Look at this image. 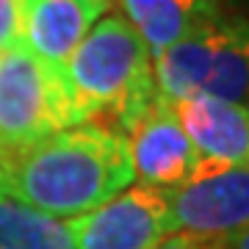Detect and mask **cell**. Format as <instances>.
I'll return each mask as SVG.
<instances>
[{
	"label": "cell",
	"mask_w": 249,
	"mask_h": 249,
	"mask_svg": "<svg viewBox=\"0 0 249 249\" xmlns=\"http://www.w3.org/2000/svg\"><path fill=\"white\" fill-rule=\"evenodd\" d=\"M133 186L127 139L100 122L47 136L0 166V188L55 219H75Z\"/></svg>",
	"instance_id": "obj_1"
},
{
	"label": "cell",
	"mask_w": 249,
	"mask_h": 249,
	"mask_svg": "<svg viewBox=\"0 0 249 249\" xmlns=\"http://www.w3.org/2000/svg\"><path fill=\"white\" fill-rule=\"evenodd\" d=\"M64 75L80 119H114V130L122 136L133 130L158 97L152 55L122 14L97 19L70 55Z\"/></svg>",
	"instance_id": "obj_2"
},
{
	"label": "cell",
	"mask_w": 249,
	"mask_h": 249,
	"mask_svg": "<svg viewBox=\"0 0 249 249\" xmlns=\"http://www.w3.org/2000/svg\"><path fill=\"white\" fill-rule=\"evenodd\" d=\"M158 97L249 103V19L219 11L152 58Z\"/></svg>",
	"instance_id": "obj_3"
},
{
	"label": "cell",
	"mask_w": 249,
	"mask_h": 249,
	"mask_svg": "<svg viewBox=\"0 0 249 249\" xmlns=\"http://www.w3.org/2000/svg\"><path fill=\"white\" fill-rule=\"evenodd\" d=\"M80 122L64 70L36 58L22 42L0 55V166Z\"/></svg>",
	"instance_id": "obj_4"
},
{
	"label": "cell",
	"mask_w": 249,
	"mask_h": 249,
	"mask_svg": "<svg viewBox=\"0 0 249 249\" xmlns=\"http://www.w3.org/2000/svg\"><path fill=\"white\" fill-rule=\"evenodd\" d=\"M178 232L211 244H227L249 230V166L196 160L191 178L169 191Z\"/></svg>",
	"instance_id": "obj_5"
},
{
	"label": "cell",
	"mask_w": 249,
	"mask_h": 249,
	"mask_svg": "<svg viewBox=\"0 0 249 249\" xmlns=\"http://www.w3.org/2000/svg\"><path fill=\"white\" fill-rule=\"evenodd\" d=\"M75 249H155L178 232L169 191L133 183L108 202L67 219Z\"/></svg>",
	"instance_id": "obj_6"
},
{
	"label": "cell",
	"mask_w": 249,
	"mask_h": 249,
	"mask_svg": "<svg viewBox=\"0 0 249 249\" xmlns=\"http://www.w3.org/2000/svg\"><path fill=\"white\" fill-rule=\"evenodd\" d=\"M124 139L133 166V183L142 186L175 191L191 178L199 160L194 144L188 142L175 114V106L163 97H155L147 114L133 124V130Z\"/></svg>",
	"instance_id": "obj_7"
},
{
	"label": "cell",
	"mask_w": 249,
	"mask_h": 249,
	"mask_svg": "<svg viewBox=\"0 0 249 249\" xmlns=\"http://www.w3.org/2000/svg\"><path fill=\"white\" fill-rule=\"evenodd\" d=\"M111 9V0H19V42L64 70L70 55Z\"/></svg>",
	"instance_id": "obj_8"
},
{
	"label": "cell",
	"mask_w": 249,
	"mask_h": 249,
	"mask_svg": "<svg viewBox=\"0 0 249 249\" xmlns=\"http://www.w3.org/2000/svg\"><path fill=\"white\" fill-rule=\"evenodd\" d=\"M178 114L188 142L194 144L202 160L222 166H249V106L227 100L194 94L175 100Z\"/></svg>",
	"instance_id": "obj_9"
},
{
	"label": "cell",
	"mask_w": 249,
	"mask_h": 249,
	"mask_svg": "<svg viewBox=\"0 0 249 249\" xmlns=\"http://www.w3.org/2000/svg\"><path fill=\"white\" fill-rule=\"evenodd\" d=\"M122 17L142 36L152 58H158L166 47L191 34L205 19L216 17L222 0H119Z\"/></svg>",
	"instance_id": "obj_10"
},
{
	"label": "cell",
	"mask_w": 249,
	"mask_h": 249,
	"mask_svg": "<svg viewBox=\"0 0 249 249\" xmlns=\"http://www.w3.org/2000/svg\"><path fill=\"white\" fill-rule=\"evenodd\" d=\"M0 249H75L67 222L0 188Z\"/></svg>",
	"instance_id": "obj_11"
},
{
	"label": "cell",
	"mask_w": 249,
	"mask_h": 249,
	"mask_svg": "<svg viewBox=\"0 0 249 249\" xmlns=\"http://www.w3.org/2000/svg\"><path fill=\"white\" fill-rule=\"evenodd\" d=\"M19 42V0H0V55Z\"/></svg>",
	"instance_id": "obj_12"
},
{
	"label": "cell",
	"mask_w": 249,
	"mask_h": 249,
	"mask_svg": "<svg viewBox=\"0 0 249 249\" xmlns=\"http://www.w3.org/2000/svg\"><path fill=\"white\" fill-rule=\"evenodd\" d=\"M155 249H222V247L211 244V241H199L194 235H186V232H172L169 238Z\"/></svg>",
	"instance_id": "obj_13"
},
{
	"label": "cell",
	"mask_w": 249,
	"mask_h": 249,
	"mask_svg": "<svg viewBox=\"0 0 249 249\" xmlns=\"http://www.w3.org/2000/svg\"><path fill=\"white\" fill-rule=\"evenodd\" d=\"M222 249H249V230H244L241 235H235L227 244H222Z\"/></svg>",
	"instance_id": "obj_14"
},
{
	"label": "cell",
	"mask_w": 249,
	"mask_h": 249,
	"mask_svg": "<svg viewBox=\"0 0 249 249\" xmlns=\"http://www.w3.org/2000/svg\"><path fill=\"white\" fill-rule=\"evenodd\" d=\"M247 106H249V103H247Z\"/></svg>",
	"instance_id": "obj_15"
}]
</instances>
